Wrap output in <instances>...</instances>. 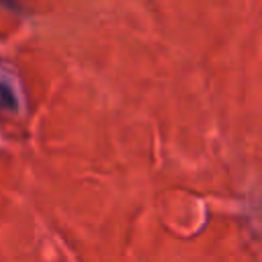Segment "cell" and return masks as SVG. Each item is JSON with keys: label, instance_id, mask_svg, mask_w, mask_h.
<instances>
[{"label": "cell", "instance_id": "6da1fadb", "mask_svg": "<svg viewBox=\"0 0 262 262\" xmlns=\"http://www.w3.org/2000/svg\"><path fill=\"white\" fill-rule=\"evenodd\" d=\"M18 100H16V92L12 90V86L4 80H0V108L4 111H16Z\"/></svg>", "mask_w": 262, "mask_h": 262}]
</instances>
